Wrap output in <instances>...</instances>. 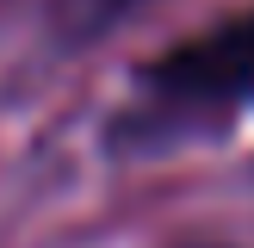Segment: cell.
I'll list each match as a JSON object with an SVG mask.
<instances>
[{
  "label": "cell",
  "mask_w": 254,
  "mask_h": 248,
  "mask_svg": "<svg viewBox=\"0 0 254 248\" xmlns=\"http://www.w3.org/2000/svg\"><path fill=\"white\" fill-rule=\"evenodd\" d=\"M248 106H254V6L236 19H217L211 31L149 62L130 106L118 112V143L161 149L180 136L217 130Z\"/></svg>",
  "instance_id": "6da1fadb"
}]
</instances>
